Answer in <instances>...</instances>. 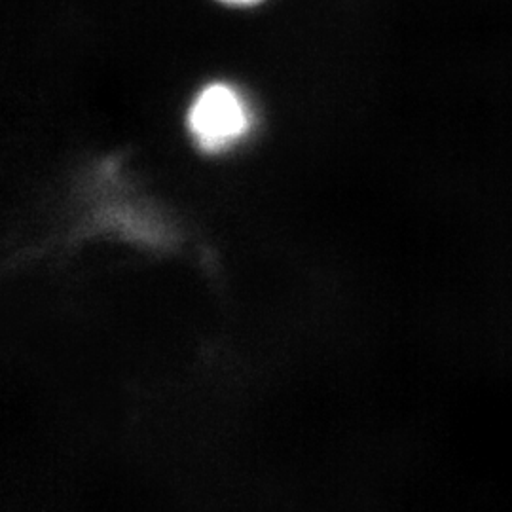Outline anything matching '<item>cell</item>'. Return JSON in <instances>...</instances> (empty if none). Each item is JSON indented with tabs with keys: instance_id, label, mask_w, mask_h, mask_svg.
Segmentation results:
<instances>
[{
	"instance_id": "cell-1",
	"label": "cell",
	"mask_w": 512,
	"mask_h": 512,
	"mask_svg": "<svg viewBox=\"0 0 512 512\" xmlns=\"http://www.w3.org/2000/svg\"><path fill=\"white\" fill-rule=\"evenodd\" d=\"M251 114L228 84H211L198 93L188 110V128L205 152H220L236 145L247 133Z\"/></svg>"
},
{
	"instance_id": "cell-2",
	"label": "cell",
	"mask_w": 512,
	"mask_h": 512,
	"mask_svg": "<svg viewBox=\"0 0 512 512\" xmlns=\"http://www.w3.org/2000/svg\"><path fill=\"white\" fill-rule=\"evenodd\" d=\"M222 2H228V4H236V6H245V4H255L258 0H222Z\"/></svg>"
}]
</instances>
